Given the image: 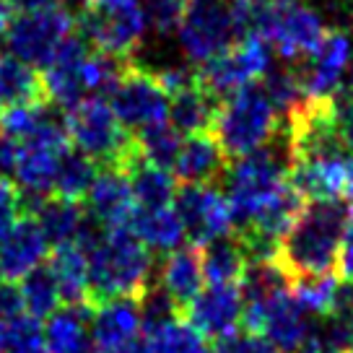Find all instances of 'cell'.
<instances>
[{
  "instance_id": "cell-1",
  "label": "cell",
  "mask_w": 353,
  "mask_h": 353,
  "mask_svg": "<svg viewBox=\"0 0 353 353\" xmlns=\"http://www.w3.org/2000/svg\"><path fill=\"white\" fill-rule=\"evenodd\" d=\"M351 210L345 200H312L283 234L276 250V265L294 283L299 278L335 273Z\"/></svg>"
},
{
  "instance_id": "cell-2",
  "label": "cell",
  "mask_w": 353,
  "mask_h": 353,
  "mask_svg": "<svg viewBox=\"0 0 353 353\" xmlns=\"http://www.w3.org/2000/svg\"><path fill=\"white\" fill-rule=\"evenodd\" d=\"M83 254L88 257L91 307L120 296L141 299L156 281L154 252L130 226L107 229L101 242Z\"/></svg>"
},
{
  "instance_id": "cell-3",
  "label": "cell",
  "mask_w": 353,
  "mask_h": 353,
  "mask_svg": "<svg viewBox=\"0 0 353 353\" xmlns=\"http://www.w3.org/2000/svg\"><path fill=\"white\" fill-rule=\"evenodd\" d=\"M291 166H294L291 145L281 130L263 148L229 161L223 176V198L232 210L234 229L244 226L265 203H270L286 188Z\"/></svg>"
},
{
  "instance_id": "cell-4",
  "label": "cell",
  "mask_w": 353,
  "mask_h": 353,
  "mask_svg": "<svg viewBox=\"0 0 353 353\" xmlns=\"http://www.w3.org/2000/svg\"><path fill=\"white\" fill-rule=\"evenodd\" d=\"M65 132L70 145L101 166L128 172L138 159L135 135L125 130L114 117L110 101L101 97H86L65 112Z\"/></svg>"
},
{
  "instance_id": "cell-5",
  "label": "cell",
  "mask_w": 353,
  "mask_h": 353,
  "mask_svg": "<svg viewBox=\"0 0 353 353\" xmlns=\"http://www.w3.org/2000/svg\"><path fill=\"white\" fill-rule=\"evenodd\" d=\"M278 132V112L270 104L265 88L257 83L244 86L221 104L213 122V138L229 161L242 159L263 148Z\"/></svg>"
},
{
  "instance_id": "cell-6",
  "label": "cell",
  "mask_w": 353,
  "mask_h": 353,
  "mask_svg": "<svg viewBox=\"0 0 353 353\" xmlns=\"http://www.w3.org/2000/svg\"><path fill=\"white\" fill-rule=\"evenodd\" d=\"M176 42L190 63L203 65L242 42L234 0H190L176 26Z\"/></svg>"
},
{
  "instance_id": "cell-7",
  "label": "cell",
  "mask_w": 353,
  "mask_h": 353,
  "mask_svg": "<svg viewBox=\"0 0 353 353\" xmlns=\"http://www.w3.org/2000/svg\"><path fill=\"white\" fill-rule=\"evenodd\" d=\"M68 151H70V141H68L65 122L57 114L34 138L19 145L13 176H16V185L21 190L26 210L34 208L42 200L52 198L57 166Z\"/></svg>"
},
{
  "instance_id": "cell-8",
  "label": "cell",
  "mask_w": 353,
  "mask_h": 353,
  "mask_svg": "<svg viewBox=\"0 0 353 353\" xmlns=\"http://www.w3.org/2000/svg\"><path fill=\"white\" fill-rule=\"evenodd\" d=\"M270 65H273L270 44L260 37H244L242 42H236L223 55L198 65L195 76H198L200 86L208 88L210 94L223 104L236 91H242L244 86L257 83L270 70Z\"/></svg>"
},
{
  "instance_id": "cell-9",
  "label": "cell",
  "mask_w": 353,
  "mask_h": 353,
  "mask_svg": "<svg viewBox=\"0 0 353 353\" xmlns=\"http://www.w3.org/2000/svg\"><path fill=\"white\" fill-rule=\"evenodd\" d=\"M73 16L65 6L44 8V11H26L13 19L8 32V47L11 55L21 63L37 68H47L55 57L57 47L73 34Z\"/></svg>"
},
{
  "instance_id": "cell-10",
  "label": "cell",
  "mask_w": 353,
  "mask_h": 353,
  "mask_svg": "<svg viewBox=\"0 0 353 353\" xmlns=\"http://www.w3.org/2000/svg\"><path fill=\"white\" fill-rule=\"evenodd\" d=\"M110 107L122 128L135 135L169 120V91L154 73L130 63V70L125 73L120 86L112 91Z\"/></svg>"
},
{
  "instance_id": "cell-11",
  "label": "cell",
  "mask_w": 353,
  "mask_h": 353,
  "mask_svg": "<svg viewBox=\"0 0 353 353\" xmlns=\"http://www.w3.org/2000/svg\"><path fill=\"white\" fill-rule=\"evenodd\" d=\"M174 210L185 236L195 247L216 242L221 236L232 234V210L223 198V192L213 185H182L176 188L174 195Z\"/></svg>"
},
{
  "instance_id": "cell-12",
  "label": "cell",
  "mask_w": 353,
  "mask_h": 353,
  "mask_svg": "<svg viewBox=\"0 0 353 353\" xmlns=\"http://www.w3.org/2000/svg\"><path fill=\"white\" fill-rule=\"evenodd\" d=\"M353 44L345 32H327L325 42L304 63L291 65L307 99H330L343 88L351 68Z\"/></svg>"
},
{
  "instance_id": "cell-13",
  "label": "cell",
  "mask_w": 353,
  "mask_h": 353,
  "mask_svg": "<svg viewBox=\"0 0 353 353\" xmlns=\"http://www.w3.org/2000/svg\"><path fill=\"white\" fill-rule=\"evenodd\" d=\"M91 44L86 42L83 34L73 32L65 42L57 47L52 63L44 68L42 86H44V101L52 104L55 110H73L78 101L86 99V88H83V63L91 55Z\"/></svg>"
},
{
  "instance_id": "cell-14",
  "label": "cell",
  "mask_w": 353,
  "mask_h": 353,
  "mask_svg": "<svg viewBox=\"0 0 353 353\" xmlns=\"http://www.w3.org/2000/svg\"><path fill=\"white\" fill-rule=\"evenodd\" d=\"M185 320L205 338L221 341L242 327V294L239 286H208L185 309Z\"/></svg>"
},
{
  "instance_id": "cell-15",
  "label": "cell",
  "mask_w": 353,
  "mask_h": 353,
  "mask_svg": "<svg viewBox=\"0 0 353 353\" xmlns=\"http://www.w3.org/2000/svg\"><path fill=\"white\" fill-rule=\"evenodd\" d=\"M50 257V244L32 213H23L11 232L0 236V281L21 283Z\"/></svg>"
},
{
  "instance_id": "cell-16",
  "label": "cell",
  "mask_w": 353,
  "mask_h": 353,
  "mask_svg": "<svg viewBox=\"0 0 353 353\" xmlns=\"http://www.w3.org/2000/svg\"><path fill=\"white\" fill-rule=\"evenodd\" d=\"M141 332H143L141 299H110V301H101L99 307H94L88 314V335L99 353L114 351V348L138 341Z\"/></svg>"
},
{
  "instance_id": "cell-17",
  "label": "cell",
  "mask_w": 353,
  "mask_h": 353,
  "mask_svg": "<svg viewBox=\"0 0 353 353\" xmlns=\"http://www.w3.org/2000/svg\"><path fill=\"white\" fill-rule=\"evenodd\" d=\"M86 213L104 229L130 226L135 200H132L128 172L114 166H101L86 195Z\"/></svg>"
},
{
  "instance_id": "cell-18",
  "label": "cell",
  "mask_w": 353,
  "mask_h": 353,
  "mask_svg": "<svg viewBox=\"0 0 353 353\" xmlns=\"http://www.w3.org/2000/svg\"><path fill=\"white\" fill-rule=\"evenodd\" d=\"M312 330L314 325L309 320V312L301 309L291 291L276 296L263 309L257 327V332L273 343L281 353H296L312 335Z\"/></svg>"
},
{
  "instance_id": "cell-19",
  "label": "cell",
  "mask_w": 353,
  "mask_h": 353,
  "mask_svg": "<svg viewBox=\"0 0 353 353\" xmlns=\"http://www.w3.org/2000/svg\"><path fill=\"white\" fill-rule=\"evenodd\" d=\"M229 159L221 151L213 132L188 135L174 161V179L182 185H216L223 182Z\"/></svg>"
},
{
  "instance_id": "cell-20",
  "label": "cell",
  "mask_w": 353,
  "mask_h": 353,
  "mask_svg": "<svg viewBox=\"0 0 353 353\" xmlns=\"http://www.w3.org/2000/svg\"><path fill=\"white\" fill-rule=\"evenodd\" d=\"M203 281H205L203 257H200V247L195 244L169 252L156 270V283L172 296V301L182 309V314L203 291Z\"/></svg>"
},
{
  "instance_id": "cell-21",
  "label": "cell",
  "mask_w": 353,
  "mask_h": 353,
  "mask_svg": "<svg viewBox=\"0 0 353 353\" xmlns=\"http://www.w3.org/2000/svg\"><path fill=\"white\" fill-rule=\"evenodd\" d=\"M221 101L210 94L208 88L200 86L198 76L182 88L169 94V125L176 132L200 135V132H213V122L219 117Z\"/></svg>"
},
{
  "instance_id": "cell-22",
  "label": "cell",
  "mask_w": 353,
  "mask_h": 353,
  "mask_svg": "<svg viewBox=\"0 0 353 353\" xmlns=\"http://www.w3.org/2000/svg\"><path fill=\"white\" fill-rule=\"evenodd\" d=\"M50 270L57 281L63 304L70 309L91 312V278H88V257L76 244H63L50 250Z\"/></svg>"
},
{
  "instance_id": "cell-23",
  "label": "cell",
  "mask_w": 353,
  "mask_h": 353,
  "mask_svg": "<svg viewBox=\"0 0 353 353\" xmlns=\"http://www.w3.org/2000/svg\"><path fill=\"white\" fill-rule=\"evenodd\" d=\"M26 213H32L39 229H42L44 239L50 244V250L55 247H63V244H73L76 242L78 232L86 221V208L78 205V203H70V200L63 198H47L42 203H37L34 208H29Z\"/></svg>"
},
{
  "instance_id": "cell-24",
  "label": "cell",
  "mask_w": 353,
  "mask_h": 353,
  "mask_svg": "<svg viewBox=\"0 0 353 353\" xmlns=\"http://www.w3.org/2000/svg\"><path fill=\"white\" fill-rule=\"evenodd\" d=\"M44 86L42 76L19 57L0 52V114L16 107L42 104Z\"/></svg>"
},
{
  "instance_id": "cell-25",
  "label": "cell",
  "mask_w": 353,
  "mask_h": 353,
  "mask_svg": "<svg viewBox=\"0 0 353 353\" xmlns=\"http://www.w3.org/2000/svg\"><path fill=\"white\" fill-rule=\"evenodd\" d=\"M200 257H203V276L208 281V286H239L250 265L242 242L234 234H226L216 242L200 247Z\"/></svg>"
},
{
  "instance_id": "cell-26",
  "label": "cell",
  "mask_w": 353,
  "mask_h": 353,
  "mask_svg": "<svg viewBox=\"0 0 353 353\" xmlns=\"http://www.w3.org/2000/svg\"><path fill=\"white\" fill-rule=\"evenodd\" d=\"M130 229L151 252H174L182 247V239H185V229H182V221L176 216L174 205L159 210L135 208Z\"/></svg>"
},
{
  "instance_id": "cell-27",
  "label": "cell",
  "mask_w": 353,
  "mask_h": 353,
  "mask_svg": "<svg viewBox=\"0 0 353 353\" xmlns=\"http://www.w3.org/2000/svg\"><path fill=\"white\" fill-rule=\"evenodd\" d=\"M130 176V190L135 208L141 210H159L172 208L176 195V179L166 169L145 164L143 159H138L135 164L128 169Z\"/></svg>"
},
{
  "instance_id": "cell-28",
  "label": "cell",
  "mask_w": 353,
  "mask_h": 353,
  "mask_svg": "<svg viewBox=\"0 0 353 353\" xmlns=\"http://www.w3.org/2000/svg\"><path fill=\"white\" fill-rule=\"evenodd\" d=\"M97 174H99L97 161H91L86 154H81V151H76V148H70V151L63 156L60 166H57L55 190H52V195L83 205V203H86L88 190H91L94 179H97Z\"/></svg>"
},
{
  "instance_id": "cell-29",
  "label": "cell",
  "mask_w": 353,
  "mask_h": 353,
  "mask_svg": "<svg viewBox=\"0 0 353 353\" xmlns=\"http://www.w3.org/2000/svg\"><path fill=\"white\" fill-rule=\"evenodd\" d=\"M19 291H21L26 314L39 322L50 320L63 307V296H60V288H57V281L50 270V265L34 268L32 273L19 283Z\"/></svg>"
},
{
  "instance_id": "cell-30",
  "label": "cell",
  "mask_w": 353,
  "mask_h": 353,
  "mask_svg": "<svg viewBox=\"0 0 353 353\" xmlns=\"http://www.w3.org/2000/svg\"><path fill=\"white\" fill-rule=\"evenodd\" d=\"M148 353H210L208 341L185 317L141 332Z\"/></svg>"
},
{
  "instance_id": "cell-31",
  "label": "cell",
  "mask_w": 353,
  "mask_h": 353,
  "mask_svg": "<svg viewBox=\"0 0 353 353\" xmlns=\"http://www.w3.org/2000/svg\"><path fill=\"white\" fill-rule=\"evenodd\" d=\"M128 70H130V60L91 50L88 60L83 63V73H81L83 76V88L91 97L107 99V97H112V91L120 86V81L125 78Z\"/></svg>"
},
{
  "instance_id": "cell-32",
  "label": "cell",
  "mask_w": 353,
  "mask_h": 353,
  "mask_svg": "<svg viewBox=\"0 0 353 353\" xmlns=\"http://www.w3.org/2000/svg\"><path fill=\"white\" fill-rule=\"evenodd\" d=\"M135 145L145 164L159 166V169H174L176 154L182 148V138L169 122H161V125L135 132Z\"/></svg>"
},
{
  "instance_id": "cell-33",
  "label": "cell",
  "mask_w": 353,
  "mask_h": 353,
  "mask_svg": "<svg viewBox=\"0 0 353 353\" xmlns=\"http://www.w3.org/2000/svg\"><path fill=\"white\" fill-rule=\"evenodd\" d=\"M0 353H47L42 322L26 312L11 320H0Z\"/></svg>"
},
{
  "instance_id": "cell-34",
  "label": "cell",
  "mask_w": 353,
  "mask_h": 353,
  "mask_svg": "<svg viewBox=\"0 0 353 353\" xmlns=\"http://www.w3.org/2000/svg\"><path fill=\"white\" fill-rule=\"evenodd\" d=\"M138 3L143 8L148 26H154L159 37L174 32L190 6V0H138Z\"/></svg>"
},
{
  "instance_id": "cell-35",
  "label": "cell",
  "mask_w": 353,
  "mask_h": 353,
  "mask_svg": "<svg viewBox=\"0 0 353 353\" xmlns=\"http://www.w3.org/2000/svg\"><path fill=\"white\" fill-rule=\"evenodd\" d=\"M330 120L345 151L353 154V91L341 88L335 97H330Z\"/></svg>"
},
{
  "instance_id": "cell-36",
  "label": "cell",
  "mask_w": 353,
  "mask_h": 353,
  "mask_svg": "<svg viewBox=\"0 0 353 353\" xmlns=\"http://www.w3.org/2000/svg\"><path fill=\"white\" fill-rule=\"evenodd\" d=\"M210 353H281V351L268 338H263V335L247 332L239 327L236 332L213 343V351Z\"/></svg>"
},
{
  "instance_id": "cell-37",
  "label": "cell",
  "mask_w": 353,
  "mask_h": 353,
  "mask_svg": "<svg viewBox=\"0 0 353 353\" xmlns=\"http://www.w3.org/2000/svg\"><path fill=\"white\" fill-rule=\"evenodd\" d=\"M23 213H26V205H23L19 185L11 182L8 176H0V236L11 232Z\"/></svg>"
},
{
  "instance_id": "cell-38",
  "label": "cell",
  "mask_w": 353,
  "mask_h": 353,
  "mask_svg": "<svg viewBox=\"0 0 353 353\" xmlns=\"http://www.w3.org/2000/svg\"><path fill=\"white\" fill-rule=\"evenodd\" d=\"M23 299L19 283H0V320H11L23 314Z\"/></svg>"
},
{
  "instance_id": "cell-39",
  "label": "cell",
  "mask_w": 353,
  "mask_h": 353,
  "mask_svg": "<svg viewBox=\"0 0 353 353\" xmlns=\"http://www.w3.org/2000/svg\"><path fill=\"white\" fill-rule=\"evenodd\" d=\"M338 273L345 283H353V213L345 226V236L341 244V257H338Z\"/></svg>"
},
{
  "instance_id": "cell-40",
  "label": "cell",
  "mask_w": 353,
  "mask_h": 353,
  "mask_svg": "<svg viewBox=\"0 0 353 353\" xmlns=\"http://www.w3.org/2000/svg\"><path fill=\"white\" fill-rule=\"evenodd\" d=\"M16 154H19V145L13 143L11 138H6L0 132V176L13 174V166H16Z\"/></svg>"
},
{
  "instance_id": "cell-41",
  "label": "cell",
  "mask_w": 353,
  "mask_h": 353,
  "mask_svg": "<svg viewBox=\"0 0 353 353\" xmlns=\"http://www.w3.org/2000/svg\"><path fill=\"white\" fill-rule=\"evenodd\" d=\"M13 8L8 0H0V44H6L8 42V32H11V26H13Z\"/></svg>"
},
{
  "instance_id": "cell-42",
  "label": "cell",
  "mask_w": 353,
  "mask_h": 353,
  "mask_svg": "<svg viewBox=\"0 0 353 353\" xmlns=\"http://www.w3.org/2000/svg\"><path fill=\"white\" fill-rule=\"evenodd\" d=\"M13 8H19V13L26 11H44V8H57L63 0H8Z\"/></svg>"
},
{
  "instance_id": "cell-43",
  "label": "cell",
  "mask_w": 353,
  "mask_h": 353,
  "mask_svg": "<svg viewBox=\"0 0 353 353\" xmlns=\"http://www.w3.org/2000/svg\"><path fill=\"white\" fill-rule=\"evenodd\" d=\"M107 353H148V348H145L143 338H138V341H132L128 345H122V348H114V351H107Z\"/></svg>"
},
{
  "instance_id": "cell-44",
  "label": "cell",
  "mask_w": 353,
  "mask_h": 353,
  "mask_svg": "<svg viewBox=\"0 0 353 353\" xmlns=\"http://www.w3.org/2000/svg\"><path fill=\"white\" fill-rule=\"evenodd\" d=\"M257 6H268V8H281V6H291V3H299V0H252Z\"/></svg>"
},
{
  "instance_id": "cell-45",
  "label": "cell",
  "mask_w": 353,
  "mask_h": 353,
  "mask_svg": "<svg viewBox=\"0 0 353 353\" xmlns=\"http://www.w3.org/2000/svg\"><path fill=\"white\" fill-rule=\"evenodd\" d=\"M65 3H68V6H73V8H78V13L91 6V0H65Z\"/></svg>"
}]
</instances>
